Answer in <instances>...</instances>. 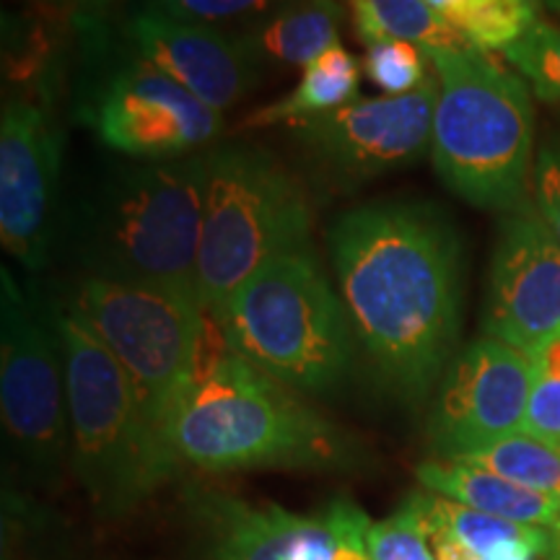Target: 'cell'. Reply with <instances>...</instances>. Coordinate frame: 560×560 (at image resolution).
Returning a JSON list of instances; mask_svg holds the SVG:
<instances>
[{
	"instance_id": "obj_1",
	"label": "cell",
	"mask_w": 560,
	"mask_h": 560,
	"mask_svg": "<svg viewBox=\"0 0 560 560\" xmlns=\"http://www.w3.org/2000/svg\"><path fill=\"white\" fill-rule=\"evenodd\" d=\"M327 242L355 340L387 387L420 400L459 338L465 257L452 219L431 202L376 200L338 215Z\"/></svg>"
},
{
	"instance_id": "obj_2",
	"label": "cell",
	"mask_w": 560,
	"mask_h": 560,
	"mask_svg": "<svg viewBox=\"0 0 560 560\" xmlns=\"http://www.w3.org/2000/svg\"><path fill=\"white\" fill-rule=\"evenodd\" d=\"M164 436L179 462L210 472L340 467L355 457L346 431L229 348L182 392Z\"/></svg>"
},
{
	"instance_id": "obj_3",
	"label": "cell",
	"mask_w": 560,
	"mask_h": 560,
	"mask_svg": "<svg viewBox=\"0 0 560 560\" xmlns=\"http://www.w3.org/2000/svg\"><path fill=\"white\" fill-rule=\"evenodd\" d=\"M208 151L115 172L83 202L75 247L86 276L200 301L198 252Z\"/></svg>"
},
{
	"instance_id": "obj_4",
	"label": "cell",
	"mask_w": 560,
	"mask_h": 560,
	"mask_svg": "<svg viewBox=\"0 0 560 560\" xmlns=\"http://www.w3.org/2000/svg\"><path fill=\"white\" fill-rule=\"evenodd\" d=\"M439 75L433 170L482 210H520L535 172V112L527 81L470 45L425 50Z\"/></svg>"
},
{
	"instance_id": "obj_5",
	"label": "cell",
	"mask_w": 560,
	"mask_h": 560,
	"mask_svg": "<svg viewBox=\"0 0 560 560\" xmlns=\"http://www.w3.org/2000/svg\"><path fill=\"white\" fill-rule=\"evenodd\" d=\"M66 359L70 465L91 509L120 520L177 470L120 361L70 310H55Z\"/></svg>"
},
{
	"instance_id": "obj_6",
	"label": "cell",
	"mask_w": 560,
	"mask_h": 560,
	"mask_svg": "<svg viewBox=\"0 0 560 560\" xmlns=\"http://www.w3.org/2000/svg\"><path fill=\"white\" fill-rule=\"evenodd\" d=\"M210 322L231 353L293 392H330L353 363L346 304L312 247L262 265Z\"/></svg>"
},
{
	"instance_id": "obj_7",
	"label": "cell",
	"mask_w": 560,
	"mask_h": 560,
	"mask_svg": "<svg viewBox=\"0 0 560 560\" xmlns=\"http://www.w3.org/2000/svg\"><path fill=\"white\" fill-rule=\"evenodd\" d=\"M310 195L289 166L257 145L210 149L198 252V291L208 317H219L262 265L310 247Z\"/></svg>"
},
{
	"instance_id": "obj_8",
	"label": "cell",
	"mask_w": 560,
	"mask_h": 560,
	"mask_svg": "<svg viewBox=\"0 0 560 560\" xmlns=\"http://www.w3.org/2000/svg\"><path fill=\"white\" fill-rule=\"evenodd\" d=\"M68 310L120 361L151 423L164 436L174 402L210 359V317L200 301L153 285L83 276Z\"/></svg>"
},
{
	"instance_id": "obj_9",
	"label": "cell",
	"mask_w": 560,
	"mask_h": 560,
	"mask_svg": "<svg viewBox=\"0 0 560 560\" xmlns=\"http://www.w3.org/2000/svg\"><path fill=\"white\" fill-rule=\"evenodd\" d=\"M0 416L13 459L34 482L60 478L70 446L58 317L0 270Z\"/></svg>"
},
{
	"instance_id": "obj_10",
	"label": "cell",
	"mask_w": 560,
	"mask_h": 560,
	"mask_svg": "<svg viewBox=\"0 0 560 560\" xmlns=\"http://www.w3.org/2000/svg\"><path fill=\"white\" fill-rule=\"evenodd\" d=\"M439 75L405 96L353 100L301 125L291 136L319 185L353 190L380 174L416 166L431 151Z\"/></svg>"
},
{
	"instance_id": "obj_11",
	"label": "cell",
	"mask_w": 560,
	"mask_h": 560,
	"mask_svg": "<svg viewBox=\"0 0 560 560\" xmlns=\"http://www.w3.org/2000/svg\"><path fill=\"white\" fill-rule=\"evenodd\" d=\"M86 117L104 145L143 161L200 153L223 130L221 112L138 55L96 86Z\"/></svg>"
},
{
	"instance_id": "obj_12",
	"label": "cell",
	"mask_w": 560,
	"mask_h": 560,
	"mask_svg": "<svg viewBox=\"0 0 560 560\" xmlns=\"http://www.w3.org/2000/svg\"><path fill=\"white\" fill-rule=\"evenodd\" d=\"M535 380L527 353L488 335L459 350L444 371L429 420L439 457L457 459L522 433Z\"/></svg>"
},
{
	"instance_id": "obj_13",
	"label": "cell",
	"mask_w": 560,
	"mask_h": 560,
	"mask_svg": "<svg viewBox=\"0 0 560 560\" xmlns=\"http://www.w3.org/2000/svg\"><path fill=\"white\" fill-rule=\"evenodd\" d=\"M210 560H371L369 516L338 499L317 514L210 493L200 503Z\"/></svg>"
},
{
	"instance_id": "obj_14",
	"label": "cell",
	"mask_w": 560,
	"mask_h": 560,
	"mask_svg": "<svg viewBox=\"0 0 560 560\" xmlns=\"http://www.w3.org/2000/svg\"><path fill=\"white\" fill-rule=\"evenodd\" d=\"M482 330L527 355L560 332V244L535 206L511 210L501 223Z\"/></svg>"
},
{
	"instance_id": "obj_15",
	"label": "cell",
	"mask_w": 560,
	"mask_h": 560,
	"mask_svg": "<svg viewBox=\"0 0 560 560\" xmlns=\"http://www.w3.org/2000/svg\"><path fill=\"white\" fill-rule=\"evenodd\" d=\"M62 136L39 104L9 96L0 115V240L26 270H42L50 252Z\"/></svg>"
},
{
	"instance_id": "obj_16",
	"label": "cell",
	"mask_w": 560,
	"mask_h": 560,
	"mask_svg": "<svg viewBox=\"0 0 560 560\" xmlns=\"http://www.w3.org/2000/svg\"><path fill=\"white\" fill-rule=\"evenodd\" d=\"M125 37L132 55L151 62L221 115L240 104L262 75L240 34H226L219 26L143 11L128 21Z\"/></svg>"
},
{
	"instance_id": "obj_17",
	"label": "cell",
	"mask_w": 560,
	"mask_h": 560,
	"mask_svg": "<svg viewBox=\"0 0 560 560\" xmlns=\"http://www.w3.org/2000/svg\"><path fill=\"white\" fill-rule=\"evenodd\" d=\"M340 0H285L240 32L260 68H306L340 45Z\"/></svg>"
},
{
	"instance_id": "obj_18",
	"label": "cell",
	"mask_w": 560,
	"mask_h": 560,
	"mask_svg": "<svg viewBox=\"0 0 560 560\" xmlns=\"http://www.w3.org/2000/svg\"><path fill=\"white\" fill-rule=\"evenodd\" d=\"M420 486L462 506L501 516V520L556 529L560 524V499L514 486L499 475L459 459H425L418 465Z\"/></svg>"
},
{
	"instance_id": "obj_19",
	"label": "cell",
	"mask_w": 560,
	"mask_h": 560,
	"mask_svg": "<svg viewBox=\"0 0 560 560\" xmlns=\"http://www.w3.org/2000/svg\"><path fill=\"white\" fill-rule=\"evenodd\" d=\"M429 529L444 535L472 550L480 560H548L552 550V532L545 527L509 522L501 516L482 514L457 501L423 490L418 493Z\"/></svg>"
},
{
	"instance_id": "obj_20",
	"label": "cell",
	"mask_w": 560,
	"mask_h": 560,
	"mask_svg": "<svg viewBox=\"0 0 560 560\" xmlns=\"http://www.w3.org/2000/svg\"><path fill=\"white\" fill-rule=\"evenodd\" d=\"M361 66L342 45L319 55L304 68V75L289 94L255 109L242 122V130H262L276 125H301L327 112L359 100Z\"/></svg>"
},
{
	"instance_id": "obj_21",
	"label": "cell",
	"mask_w": 560,
	"mask_h": 560,
	"mask_svg": "<svg viewBox=\"0 0 560 560\" xmlns=\"http://www.w3.org/2000/svg\"><path fill=\"white\" fill-rule=\"evenodd\" d=\"M436 16L482 52H506L540 24V0H425Z\"/></svg>"
},
{
	"instance_id": "obj_22",
	"label": "cell",
	"mask_w": 560,
	"mask_h": 560,
	"mask_svg": "<svg viewBox=\"0 0 560 560\" xmlns=\"http://www.w3.org/2000/svg\"><path fill=\"white\" fill-rule=\"evenodd\" d=\"M348 11L355 37L366 47L382 39H405L423 50L467 45L425 0H348Z\"/></svg>"
},
{
	"instance_id": "obj_23",
	"label": "cell",
	"mask_w": 560,
	"mask_h": 560,
	"mask_svg": "<svg viewBox=\"0 0 560 560\" xmlns=\"http://www.w3.org/2000/svg\"><path fill=\"white\" fill-rule=\"evenodd\" d=\"M457 459L482 467L514 486L560 499V450L524 431L462 454Z\"/></svg>"
},
{
	"instance_id": "obj_24",
	"label": "cell",
	"mask_w": 560,
	"mask_h": 560,
	"mask_svg": "<svg viewBox=\"0 0 560 560\" xmlns=\"http://www.w3.org/2000/svg\"><path fill=\"white\" fill-rule=\"evenodd\" d=\"M429 55L405 39H382L366 47L363 73L384 96H405L431 79Z\"/></svg>"
},
{
	"instance_id": "obj_25",
	"label": "cell",
	"mask_w": 560,
	"mask_h": 560,
	"mask_svg": "<svg viewBox=\"0 0 560 560\" xmlns=\"http://www.w3.org/2000/svg\"><path fill=\"white\" fill-rule=\"evenodd\" d=\"M535 96L560 107V26L540 21L527 37L503 52Z\"/></svg>"
},
{
	"instance_id": "obj_26",
	"label": "cell",
	"mask_w": 560,
	"mask_h": 560,
	"mask_svg": "<svg viewBox=\"0 0 560 560\" xmlns=\"http://www.w3.org/2000/svg\"><path fill=\"white\" fill-rule=\"evenodd\" d=\"M366 542L371 560H436L418 493L384 522L371 524Z\"/></svg>"
},
{
	"instance_id": "obj_27",
	"label": "cell",
	"mask_w": 560,
	"mask_h": 560,
	"mask_svg": "<svg viewBox=\"0 0 560 560\" xmlns=\"http://www.w3.org/2000/svg\"><path fill=\"white\" fill-rule=\"evenodd\" d=\"M140 3L159 16L219 26L236 19L255 21L283 5L285 0H140Z\"/></svg>"
},
{
	"instance_id": "obj_28",
	"label": "cell",
	"mask_w": 560,
	"mask_h": 560,
	"mask_svg": "<svg viewBox=\"0 0 560 560\" xmlns=\"http://www.w3.org/2000/svg\"><path fill=\"white\" fill-rule=\"evenodd\" d=\"M532 198L545 226L560 244V140H545L535 156L532 172Z\"/></svg>"
},
{
	"instance_id": "obj_29",
	"label": "cell",
	"mask_w": 560,
	"mask_h": 560,
	"mask_svg": "<svg viewBox=\"0 0 560 560\" xmlns=\"http://www.w3.org/2000/svg\"><path fill=\"white\" fill-rule=\"evenodd\" d=\"M522 431L560 450V380H535Z\"/></svg>"
},
{
	"instance_id": "obj_30",
	"label": "cell",
	"mask_w": 560,
	"mask_h": 560,
	"mask_svg": "<svg viewBox=\"0 0 560 560\" xmlns=\"http://www.w3.org/2000/svg\"><path fill=\"white\" fill-rule=\"evenodd\" d=\"M39 3L58 13H66V16H73L81 24H94L96 19L104 16L112 0H39Z\"/></svg>"
},
{
	"instance_id": "obj_31",
	"label": "cell",
	"mask_w": 560,
	"mask_h": 560,
	"mask_svg": "<svg viewBox=\"0 0 560 560\" xmlns=\"http://www.w3.org/2000/svg\"><path fill=\"white\" fill-rule=\"evenodd\" d=\"M529 359L537 380H560V332L545 340Z\"/></svg>"
},
{
	"instance_id": "obj_32",
	"label": "cell",
	"mask_w": 560,
	"mask_h": 560,
	"mask_svg": "<svg viewBox=\"0 0 560 560\" xmlns=\"http://www.w3.org/2000/svg\"><path fill=\"white\" fill-rule=\"evenodd\" d=\"M429 537H431L433 558L436 560H480L472 550H467L465 545L457 542L450 535H444V532L429 529Z\"/></svg>"
},
{
	"instance_id": "obj_33",
	"label": "cell",
	"mask_w": 560,
	"mask_h": 560,
	"mask_svg": "<svg viewBox=\"0 0 560 560\" xmlns=\"http://www.w3.org/2000/svg\"><path fill=\"white\" fill-rule=\"evenodd\" d=\"M545 5H548L550 11H556V13H560V0H542Z\"/></svg>"
}]
</instances>
